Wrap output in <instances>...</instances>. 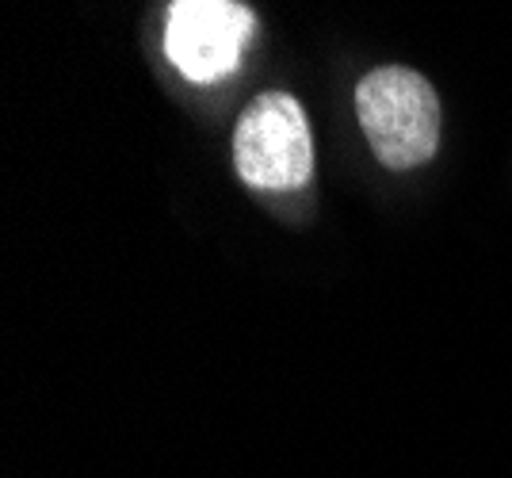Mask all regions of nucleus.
Returning a JSON list of instances; mask_svg holds the SVG:
<instances>
[{"mask_svg": "<svg viewBox=\"0 0 512 478\" xmlns=\"http://www.w3.org/2000/svg\"><path fill=\"white\" fill-rule=\"evenodd\" d=\"M356 115L375 157L390 169L425 165L440 142V100L421 73L383 66L356 88Z\"/></svg>", "mask_w": 512, "mask_h": 478, "instance_id": "1", "label": "nucleus"}, {"mask_svg": "<svg viewBox=\"0 0 512 478\" xmlns=\"http://www.w3.org/2000/svg\"><path fill=\"white\" fill-rule=\"evenodd\" d=\"M253 12L234 0H180L169 8L165 50L169 62L195 85L230 77L253 39Z\"/></svg>", "mask_w": 512, "mask_h": 478, "instance_id": "3", "label": "nucleus"}, {"mask_svg": "<svg viewBox=\"0 0 512 478\" xmlns=\"http://www.w3.org/2000/svg\"><path fill=\"white\" fill-rule=\"evenodd\" d=\"M234 165L253 188H302L314 169V142L299 100L287 92L256 96L234 131Z\"/></svg>", "mask_w": 512, "mask_h": 478, "instance_id": "2", "label": "nucleus"}]
</instances>
